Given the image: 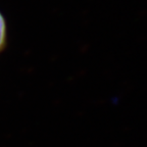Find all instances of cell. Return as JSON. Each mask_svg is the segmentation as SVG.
Listing matches in <instances>:
<instances>
[{
	"label": "cell",
	"instance_id": "6da1fadb",
	"mask_svg": "<svg viewBox=\"0 0 147 147\" xmlns=\"http://www.w3.org/2000/svg\"><path fill=\"white\" fill-rule=\"evenodd\" d=\"M6 22L3 18L2 13L0 12V51H2L6 44Z\"/></svg>",
	"mask_w": 147,
	"mask_h": 147
}]
</instances>
